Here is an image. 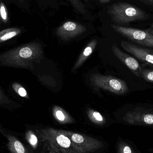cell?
<instances>
[{"mask_svg":"<svg viewBox=\"0 0 153 153\" xmlns=\"http://www.w3.org/2000/svg\"><path fill=\"white\" fill-rule=\"evenodd\" d=\"M74 9L82 15H87V11L84 4L80 0H67Z\"/></svg>","mask_w":153,"mask_h":153,"instance_id":"e0dca14e","label":"cell"},{"mask_svg":"<svg viewBox=\"0 0 153 153\" xmlns=\"http://www.w3.org/2000/svg\"><path fill=\"white\" fill-rule=\"evenodd\" d=\"M122 48L139 60L144 65L153 68V48L143 47L132 42L122 40L120 42Z\"/></svg>","mask_w":153,"mask_h":153,"instance_id":"ba28073f","label":"cell"},{"mask_svg":"<svg viewBox=\"0 0 153 153\" xmlns=\"http://www.w3.org/2000/svg\"><path fill=\"white\" fill-rule=\"evenodd\" d=\"M123 120L130 126L153 128V110L143 107H137L128 111Z\"/></svg>","mask_w":153,"mask_h":153,"instance_id":"52a82bcc","label":"cell"},{"mask_svg":"<svg viewBox=\"0 0 153 153\" xmlns=\"http://www.w3.org/2000/svg\"><path fill=\"white\" fill-rule=\"evenodd\" d=\"M8 140V148L12 153H27L22 143L15 137L4 134Z\"/></svg>","mask_w":153,"mask_h":153,"instance_id":"4fadbf2b","label":"cell"},{"mask_svg":"<svg viewBox=\"0 0 153 153\" xmlns=\"http://www.w3.org/2000/svg\"><path fill=\"white\" fill-rule=\"evenodd\" d=\"M45 149L46 151V153H58L54 151L53 149L51 148L48 145L44 143Z\"/></svg>","mask_w":153,"mask_h":153,"instance_id":"603a6c76","label":"cell"},{"mask_svg":"<svg viewBox=\"0 0 153 153\" xmlns=\"http://www.w3.org/2000/svg\"><path fill=\"white\" fill-rule=\"evenodd\" d=\"M37 134L43 143L48 145L58 153H84L65 135L58 129L46 128L36 129Z\"/></svg>","mask_w":153,"mask_h":153,"instance_id":"3957f363","label":"cell"},{"mask_svg":"<svg viewBox=\"0 0 153 153\" xmlns=\"http://www.w3.org/2000/svg\"><path fill=\"white\" fill-rule=\"evenodd\" d=\"M83 1H84L86 3L88 2V0H83Z\"/></svg>","mask_w":153,"mask_h":153,"instance_id":"83f0119b","label":"cell"},{"mask_svg":"<svg viewBox=\"0 0 153 153\" xmlns=\"http://www.w3.org/2000/svg\"><path fill=\"white\" fill-rule=\"evenodd\" d=\"M148 151H149V152L151 153H153V148H150V149H149V150H148Z\"/></svg>","mask_w":153,"mask_h":153,"instance_id":"484cf974","label":"cell"},{"mask_svg":"<svg viewBox=\"0 0 153 153\" xmlns=\"http://www.w3.org/2000/svg\"><path fill=\"white\" fill-rule=\"evenodd\" d=\"M21 30L18 27H11L0 31V43L10 40L21 33Z\"/></svg>","mask_w":153,"mask_h":153,"instance_id":"9a60e30c","label":"cell"},{"mask_svg":"<svg viewBox=\"0 0 153 153\" xmlns=\"http://www.w3.org/2000/svg\"><path fill=\"white\" fill-rule=\"evenodd\" d=\"M140 78H143L146 82L153 83V70L142 66Z\"/></svg>","mask_w":153,"mask_h":153,"instance_id":"d6986e66","label":"cell"},{"mask_svg":"<svg viewBox=\"0 0 153 153\" xmlns=\"http://www.w3.org/2000/svg\"><path fill=\"white\" fill-rule=\"evenodd\" d=\"M114 31L134 44L153 48V22L145 29L125 27L117 24L111 25Z\"/></svg>","mask_w":153,"mask_h":153,"instance_id":"277c9868","label":"cell"},{"mask_svg":"<svg viewBox=\"0 0 153 153\" xmlns=\"http://www.w3.org/2000/svg\"><path fill=\"white\" fill-rule=\"evenodd\" d=\"M12 88L14 91L20 97L29 99V96L26 89L21 85L18 83H13L12 84Z\"/></svg>","mask_w":153,"mask_h":153,"instance_id":"44dd1931","label":"cell"},{"mask_svg":"<svg viewBox=\"0 0 153 153\" xmlns=\"http://www.w3.org/2000/svg\"><path fill=\"white\" fill-rule=\"evenodd\" d=\"M117 148V153H141L134 144L125 140L119 141Z\"/></svg>","mask_w":153,"mask_h":153,"instance_id":"5bb4252c","label":"cell"},{"mask_svg":"<svg viewBox=\"0 0 153 153\" xmlns=\"http://www.w3.org/2000/svg\"><path fill=\"white\" fill-rule=\"evenodd\" d=\"M18 1L20 2L21 3H23L24 2V0H17Z\"/></svg>","mask_w":153,"mask_h":153,"instance_id":"4316f807","label":"cell"},{"mask_svg":"<svg viewBox=\"0 0 153 153\" xmlns=\"http://www.w3.org/2000/svg\"><path fill=\"white\" fill-rule=\"evenodd\" d=\"M9 21V13L7 6L2 0H0V24H7Z\"/></svg>","mask_w":153,"mask_h":153,"instance_id":"ac0fdd59","label":"cell"},{"mask_svg":"<svg viewBox=\"0 0 153 153\" xmlns=\"http://www.w3.org/2000/svg\"><path fill=\"white\" fill-rule=\"evenodd\" d=\"M90 81L93 86L118 95H123L129 91V88L126 82L114 76L93 74Z\"/></svg>","mask_w":153,"mask_h":153,"instance_id":"5b68a950","label":"cell"},{"mask_svg":"<svg viewBox=\"0 0 153 153\" xmlns=\"http://www.w3.org/2000/svg\"><path fill=\"white\" fill-rule=\"evenodd\" d=\"M86 30V27L82 24L70 21L58 27L56 34L63 41H67L82 35Z\"/></svg>","mask_w":153,"mask_h":153,"instance_id":"9c48e42d","label":"cell"},{"mask_svg":"<svg viewBox=\"0 0 153 153\" xmlns=\"http://www.w3.org/2000/svg\"><path fill=\"white\" fill-rule=\"evenodd\" d=\"M43 53L39 43L30 42L1 53L0 65L32 70L34 64L40 62Z\"/></svg>","mask_w":153,"mask_h":153,"instance_id":"6da1fadb","label":"cell"},{"mask_svg":"<svg viewBox=\"0 0 153 153\" xmlns=\"http://www.w3.org/2000/svg\"><path fill=\"white\" fill-rule=\"evenodd\" d=\"M68 137L76 147L84 153H91L100 150L103 146L102 142L84 134L67 130H59Z\"/></svg>","mask_w":153,"mask_h":153,"instance_id":"8992f818","label":"cell"},{"mask_svg":"<svg viewBox=\"0 0 153 153\" xmlns=\"http://www.w3.org/2000/svg\"><path fill=\"white\" fill-rule=\"evenodd\" d=\"M101 4H108L111 1V0H98Z\"/></svg>","mask_w":153,"mask_h":153,"instance_id":"d4e9b609","label":"cell"},{"mask_svg":"<svg viewBox=\"0 0 153 153\" xmlns=\"http://www.w3.org/2000/svg\"><path fill=\"white\" fill-rule=\"evenodd\" d=\"M142 3L153 7V0H137Z\"/></svg>","mask_w":153,"mask_h":153,"instance_id":"cb8c5ba5","label":"cell"},{"mask_svg":"<svg viewBox=\"0 0 153 153\" xmlns=\"http://www.w3.org/2000/svg\"><path fill=\"white\" fill-rule=\"evenodd\" d=\"M87 117L94 124L99 126H102L106 123V119L98 111L92 109H88L87 110Z\"/></svg>","mask_w":153,"mask_h":153,"instance_id":"2e32d148","label":"cell"},{"mask_svg":"<svg viewBox=\"0 0 153 153\" xmlns=\"http://www.w3.org/2000/svg\"><path fill=\"white\" fill-rule=\"evenodd\" d=\"M26 137L29 144L34 149H36L38 144V139L34 132L31 130H28L26 133Z\"/></svg>","mask_w":153,"mask_h":153,"instance_id":"ffe728a7","label":"cell"},{"mask_svg":"<svg viewBox=\"0 0 153 153\" xmlns=\"http://www.w3.org/2000/svg\"><path fill=\"white\" fill-rule=\"evenodd\" d=\"M13 102L12 100L9 98L2 90L0 89V106L5 107L7 105H10Z\"/></svg>","mask_w":153,"mask_h":153,"instance_id":"7402d4cb","label":"cell"},{"mask_svg":"<svg viewBox=\"0 0 153 153\" xmlns=\"http://www.w3.org/2000/svg\"><path fill=\"white\" fill-rule=\"evenodd\" d=\"M97 44V40L96 39H93L89 42L82 53L79 56L78 59L73 68V71H75L79 68L88 59V57L91 55L94 50L95 49Z\"/></svg>","mask_w":153,"mask_h":153,"instance_id":"7c38bea8","label":"cell"},{"mask_svg":"<svg viewBox=\"0 0 153 153\" xmlns=\"http://www.w3.org/2000/svg\"><path fill=\"white\" fill-rule=\"evenodd\" d=\"M108 14L115 24L121 26L131 22L145 21L150 15L141 8L125 2H118L108 7Z\"/></svg>","mask_w":153,"mask_h":153,"instance_id":"7a4b0ae2","label":"cell"},{"mask_svg":"<svg viewBox=\"0 0 153 153\" xmlns=\"http://www.w3.org/2000/svg\"><path fill=\"white\" fill-rule=\"evenodd\" d=\"M52 113L55 119L61 124H72L74 123V119L63 108L57 105L53 108Z\"/></svg>","mask_w":153,"mask_h":153,"instance_id":"8fae6325","label":"cell"},{"mask_svg":"<svg viewBox=\"0 0 153 153\" xmlns=\"http://www.w3.org/2000/svg\"><path fill=\"white\" fill-rule=\"evenodd\" d=\"M111 48L115 56L126 65L135 76L140 77L142 66L136 58L121 51L115 43L111 45Z\"/></svg>","mask_w":153,"mask_h":153,"instance_id":"30bf717a","label":"cell"}]
</instances>
